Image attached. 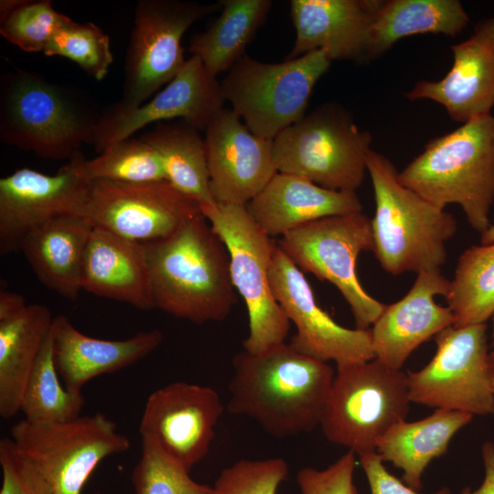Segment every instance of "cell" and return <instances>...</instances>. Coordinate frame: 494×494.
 <instances>
[{"label": "cell", "mask_w": 494, "mask_h": 494, "mask_svg": "<svg viewBox=\"0 0 494 494\" xmlns=\"http://www.w3.org/2000/svg\"><path fill=\"white\" fill-rule=\"evenodd\" d=\"M227 410L255 421L275 438L295 436L319 425L335 377L333 368L282 343L261 353L242 350L232 359Z\"/></svg>", "instance_id": "6da1fadb"}, {"label": "cell", "mask_w": 494, "mask_h": 494, "mask_svg": "<svg viewBox=\"0 0 494 494\" xmlns=\"http://www.w3.org/2000/svg\"><path fill=\"white\" fill-rule=\"evenodd\" d=\"M143 244L155 308L197 324L230 315L236 289L229 252L203 213Z\"/></svg>", "instance_id": "7a4b0ae2"}, {"label": "cell", "mask_w": 494, "mask_h": 494, "mask_svg": "<svg viewBox=\"0 0 494 494\" xmlns=\"http://www.w3.org/2000/svg\"><path fill=\"white\" fill-rule=\"evenodd\" d=\"M398 177L439 209L458 204L470 226L484 232L494 202V115L474 118L431 140Z\"/></svg>", "instance_id": "3957f363"}, {"label": "cell", "mask_w": 494, "mask_h": 494, "mask_svg": "<svg viewBox=\"0 0 494 494\" xmlns=\"http://www.w3.org/2000/svg\"><path fill=\"white\" fill-rule=\"evenodd\" d=\"M367 172L376 204L370 219L373 252L383 270L398 275L440 269L446 260V243L457 230L455 217L404 187L395 166L372 149Z\"/></svg>", "instance_id": "277c9868"}, {"label": "cell", "mask_w": 494, "mask_h": 494, "mask_svg": "<svg viewBox=\"0 0 494 494\" xmlns=\"http://www.w3.org/2000/svg\"><path fill=\"white\" fill-rule=\"evenodd\" d=\"M98 117L91 116L61 86L16 70L5 75L0 92V138L37 156L70 159L91 142Z\"/></svg>", "instance_id": "5b68a950"}, {"label": "cell", "mask_w": 494, "mask_h": 494, "mask_svg": "<svg viewBox=\"0 0 494 494\" xmlns=\"http://www.w3.org/2000/svg\"><path fill=\"white\" fill-rule=\"evenodd\" d=\"M371 141V134L360 130L345 109L327 103L274 139V165L278 172L322 188L356 192L367 172Z\"/></svg>", "instance_id": "8992f818"}, {"label": "cell", "mask_w": 494, "mask_h": 494, "mask_svg": "<svg viewBox=\"0 0 494 494\" xmlns=\"http://www.w3.org/2000/svg\"><path fill=\"white\" fill-rule=\"evenodd\" d=\"M407 374L376 359L337 367L319 425L326 438L360 456L375 452L411 403Z\"/></svg>", "instance_id": "52a82bcc"}, {"label": "cell", "mask_w": 494, "mask_h": 494, "mask_svg": "<svg viewBox=\"0 0 494 494\" xmlns=\"http://www.w3.org/2000/svg\"><path fill=\"white\" fill-rule=\"evenodd\" d=\"M331 61L323 50L279 63L244 55L221 82L224 99L253 134L274 140L306 115L313 89Z\"/></svg>", "instance_id": "ba28073f"}, {"label": "cell", "mask_w": 494, "mask_h": 494, "mask_svg": "<svg viewBox=\"0 0 494 494\" xmlns=\"http://www.w3.org/2000/svg\"><path fill=\"white\" fill-rule=\"evenodd\" d=\"M200 207L227 247L231 279L247 307L249 335L242 342L243 349L261 353L285 343L290 321L274 298L269 280L276 242L257 225L245 206Z\"/></svg>", "instance_id": "9c48e42d"}, {"label": "cell", "mask_w": 494, "mask_h": 494, "mask_svg": "<svg viewBox=\"0 0 494 494\" xmlns=\"http://www.w3.org/2000/svg\"><path fill=\"white\" fill-rule=\"evenodd\" d=\"M280 249L302 271L333 284L349 304L358 329H368L386 305L361 286L356 263L363 251H373L370 219L362 212L329 216L281 236Z\"/></svg>", "instance_id": "30bf717a"}, {"label": "cell", "mask_w": 494, "mask_h": 494, "mask_svg": "<svg viewBox=\"0 0 494 494\" xmlns=\"http://www.w3.org/2000/svg\"><path fill=\"white\" fill-rule=\"evenodd\" d=\"M10 434L17 450L50 484L53 494H81L96 467L131 445L116 424L101 413L63 423L23 419L11 427Z\"/></svg>", "instance_id": "8fae6325"}, {"label": "cell", "mask_w": 494, "mask_h": 494, "mask_svg": "<svg viewBox=\"0 0 494 494\" xmlns=\"http://www.w3.org/2000/svg\"><path fill=\"white\" fill-rule=\"evenodd\" d=\"M435 341L433 359L420 370L406 372L411 402L473 416L493 414L486 323L450 326Z\"/></svg>", "instance_id": "7c38bea8"}, {"label": "cell", "mask_w": 494, "mask_h": 494, "mask_svg": "<svg viewBox=\"0 0 494 494\" xmlns=\"http://www.w3.org/2000/svg\"><path fill=\"white\" fill-rule=\"evenodd\" d=\"M220 9V2L138 1L126 54L124 93L117 104L139 106L168 84L187 61L181 44L186 31Z\"/></svg>", "instance_id": "4fadbf2b"}, {"label": "cell", "mask_w": 494, "mask_h": 494, "mask_svg": "<svg viewBox=\"0 0 494 494\" xmlns=\"http://www.w3.org/2000/svg\"><path fill=\"white\" fill-rule=\"evenodd\" d=\"M200 204L168 181H90L82 215L94 226L146 243L174 233L201 214Z\"/></svg>", "instance_id": "5bb4252c"}, {"label": "cell", "mask_w": 494, "mask_h": 494, "mask_svg": "<svg viewBox=\"0 0 494 494\" xmlns=\"http://www.w3.org/2000/svg\"><path fill=\"white\" fill-rule=\"evenodd\" d=\"M269 280L274 298L295 326L289 345L297 352L337 367L375 359L370 328H348L338 325L316 302L303 272L277 245Z\"/></svg>", "instance_id": "9a60e30c"}, {"label": "cell", "mask_w": 494, "mask_h": 494, "mask_svg": "<svg viewBox=\"0 0 494 494\" xmlns=\"http://www.w3.org/2000/svg\"><path fill=\"white\" fill-rule=\"evenodd\" d=\"M225 102L221 83L199 57L191 55L177 75L149 101L131 108L115 103L99 115L91 144L102 153L150 124L174 119L205 131Z\"/></svg>", "instance_id": "2e32d148"}, {"label": "cell", "mask_w": 494, "mask_h": 494, "mask_svg": "<svg viewBox=\"0 0 494 494\" xmlns=\"http://www.w3.org/2000/svg\"><path fill=\"white\" fill-rule=\"evenodd\" d=\"M223 410L214 389L175 381L148 396L139 431L190 470L207 456Z\"/></svg>", "instance_id": "e0dca14e"}, {"label": "cell", "mask_w": 494, "mask_h": 494, "mask_svg": "<svg viewBox=\"0 0 494 494\" xmlns=\"http://www.w3.org/2000/svg\"><path fill=\"white\" fill-rule=\"evenodd\" d=\"M90 181L71 161L55 175L23 167L0 179V254L20 251L38 226L67 213L82 215Z\"/></svg>", "instance_id": "ac0fdd59"}, {"label": "cell", "mask_w": 494, "mask_h": 494, "mask_svg": "<svg viewBox=\"0 0 494 494\" xmlns=\"http://www.w3.org/2000/svg\"><path fill=\"white\" fill-rule=\"evenodd\" d=\"M204 142L216 203L246 206L278 172L274 140L253 134L231 109L213 118Z\"/></svg>", "instance_id": "d6986e66"}, {"label": "cell", "mask_w": 494, "mask_h": 494, "mask_svg": "<svg viewBox=\"0 0 494 494\" xmlns=\"http://www.w3.org/2000/svg\"><path fill=\"white\" fill-rule=\"evenodd\" d=\"M453 64L439 81H420L405 93L411 100L441 104L465 124L494 108V18L480 21L473 34L451 47Z\"/></svg>", "instance_id": "ffe728a7"}, {"label": "cell", "mask_w": 494, "mask_h": 494, "mask_svg": "<svg viewBox=\"0 0 494 494\" xmlns=\"http://www.w3.org/2000/svg\"><path fill=\"white\" fill-rule=\"evenodd\" d=\"M449 284L440 269L421 272L402 299L386 306L370 328L377 360L388 368L402 370L421 344L454 326L452 310L435 302V295H446Z\"/></svg>", "instance_id": "44dd1931"}, {"label": "cell", "mask_w": 494, "mask_h": 494, "mask_svg": "<svg viewBox=\"0 0 494 494\" xmlns=\"http://www.w3.org/2000/svg\"><path fill=\"white\" fill-rule=\"evenodd\" d=\"M380 0H292L295 30L286 59L323 50L333 59L367 61L370 27Z\"/></svg>", "instance_id": "7402d4cb"}, {"label": "cell", "mask_w": 494, "mask_h": 494, "mask_svg": "<svg viewBox=\"0 0 494 494\" xmlns=\"http://www.w3.org/2000/svg\"><path fill=\"white\" fill-rule=\"evenodd\" d=\"M245 207L270 237L283 236L326 217L362 212L356 192L330 190L282 172H277Z\"/></svg>", "instance_id": "603a6c76"}, {"label": "cell", "mask_w": 494, "mask_h": 494, "mask_svg": "<svg viewBox=\"0 0 494 494\" xmlns=\"http://www.w3.org/2000/svg\"><path fill=\"white\" fill-rule=\"evenodd\" d=\"M81 289L129 304L155 308L144 244L94 226L84 253Z\"/></svg>", "instance_id": "cb8c5ba5"}, {"label": "cell", "mask_w": 494, "mask_h": 494, "mask_svg": "<svg viewBox=\"0 0 494 494\" xmlns=\"http://www.w3.org/2000/svg\"><path fill=\"white\" fill-rule=\"evenodd\" d=\"M163 340L158 329L140 332L121 340L87 336L60 315L53 322L54 361L64 386L81 392L93 378L124 369L145 358Z\"/></svg>", "instance_id": "d4e9b609"}, {"label": "cell", "mask_w": 494, "mask_h": 494, "mask_svg": "<svg viewBox=\"0 0 494 494\" xmlns=\"http://www.w3.org/2000/svg\"><path fill=\"white\" fill-rule=\"evenodd\" d=\"M93 227L81 214H61L35 228L21 243L39 281L67 299H77L82 290V262Z\"/></svg>", "instance_id": "484cf974"}, {"label": "cell", "mask_w": 494, "mask_h": 494, "mask_svg": "<svg viewBox=\"0 0 494 494\" xmlns=\"http://www.w3.org/2000/svg\"><path fill=\"white\" fill-rule=\"evenodd\" d=\"M472 418L464 412L435 409L424 419L402 421L380 437L376 453L402 469L403 482L418 491L427 466L446 453L453 436Z\"/></svg>", "instance_id": "4316f807"}, {"label": "cell", "mask_w": 494, "mask_h": 494, "mask_svg": "<svg viewBox=\"0 0 494 494\" xmlns=\"http://www.w3.org/2000/svg\"><path fill=\"white\" fill-rule=\"evenodd\" d=\"M49 308L32 304L18 315L0 321V416L14 417L38 355L53 326Z\"/></svg>", "instance_id": "83f0119b"}, {"label": "cell", "mask_w": 494, "mask_h": 494, "mask_svg": "<svg viewBox=\"0 0 494 494\" xmlns=\"http://www.w3.org/2000/svg\"><path fill=\"white\" fill-rule=\"evenodd\" d=\"M468 23L458 0H380L369 31L367 61L401 38L427 33L455 37Z\"/></svg>", "instance_id": "f1b7e54d"}, {"label": "cell", "mask_w": 494, "mask_h": 494, "mask_svg": "<svg viewBox=\"0 0 494 494\" xmlns=\"http://www.w3.org/2000/svg\"><path fill=\"white\" fill-rule=\"evenodd\" d=\"M220 4L217 19L206 31L194 36L188 48L215 77L245 55L272 7L270 0H223Z\"/></svg>", "instance_id": "f546056e"}, {"label": "cell", "mask_w": 494, "mask_h": 494, "mask_svg": "<svg viewBox=\"0 0 494 494\" xmlns=\"http://www.w3.org/2000/svg\"><path fill=\"white\" fill-rule=\"evenodd\" d=\"M158 153L166 180L200 206L216 204L209 188L204 138L184 121L158 123L142 137Z\"/></svg>", "instance_id": "4dcf8cb0"}, {"label": "cell", "mask_w": 494, "mask_h": 494, "mask_svg": "<svg viewBox=\"0 0 494 494\" xmlns=\"http://www.w3.org/2000/svg\"><path fill=\"white\" fill-rule=\"evenodd\" d=\"M446 299L454 327L483 324L494 316V242L461 254Z\"/></svg>", "instance_id": "1f68e13d"}, {"label": "cell", "mask_w": 494, "mask_h": 494, "mask_svg": "<svg viewBox=\"0 0 494 494\" xmlns=\"http://www.w3.org/2000/svg\"><path fill=\"white\" fill-rule=\"evenodd\" d=\"M55 366L53 326L28 380L20 412L31 423H63L80 416L85 404L81 392L68 390Z\"/></svg>", "instance_id": "d6a6232c"}, {"label": "cell", "mask_w": 494, "mask_h": 494, "mask_svg": "<svg viewBox=\"0 0 494 494\" xmlns=\"http://www.w3.org/2000/svg\"><path fill=\"white\" fill-rule=\"evenodd\" d=\"M70 161L89 181L106 179L124 183H147L166 180L158 153L142 138L130 137L120 141L91 160H86L77 153Z\"/></svg>", "instance_id": "836d02e7"}, {"label": "cell", "mask_w": 494, "mask_h": 494, "mask_svg": "<svg viewBox=\"0 0 494 494\" xmlns=\"http://www.w3.org/2000/svg\"><path fill=\"white\" fill-rule=\"evenodd\" d=\"M0 34L27 52L46 50L70 17L56 11L50 1L7 0L0 5Z\"/></svg>", "instance_id": "e575fe53"}, {"label": "cell", "mask_w": 494, "mask_h": 494, "mask_svg": "<svg viewBox=\"0 0 494 494\" xmlns=\"http://www.w3.org/2000/svg\"><path fill=\"white\" fill-rule=\"evenodd\" d=\"M132 482L134 494H215L213 487L193 480L189 469L146 437H142L141 457Z\"/></svg>", "instance_id": "d590c367"}, {"label": "cell", "mask_w": 494, "mask_h": 494, "mask_svg": "<svg viewBox=\"0 0 494 494\" xmlns=\"http://www.w3.org/2000/svg\"><path fill=\"white\" fill-rule=\"evenodd\" d=\"M44 54L67 58L97 81L106 77L113 62L107 34L91 22L77 23L71 18L55 34Z\"/></svg>", "instance_id": "8d00e7d4"}, {"label": "cell", "mask_w": 494, "mask_h": 494, "mask_svg": "<svg viewBox=\"0 0 494 494\" xmlns=\"http://www.w3.org/2000/svg\"><path fill=\"white\" fill-rule=\"evenodd\" d=\"M288 476L281 457L242 459L223 468L217 478L215 494H276Z\"/></svg>", "instance_id": "74e56055"}, {"label": "cell", "mask_w": 494, "mask_h": 494, "mask_svg": "<svg viewBox=\"0 0 494 494\" xmlns=\"http://www.w3.org/2000/svg\"><path fill=\"white\" fill-rule=\"evenodd\" d=\"M0 494H53L38 469L16 448L11 437L0 440Z\"/></svg>", "instance_id": "f35d334b"}, {"label": "cell", "mask_w": 494, "mask_h": 494, "mask_svg": "<svg viewBox=\"0 0 494 494\" xmlns=\"http://www.w3.org/2000/svg\"><path fill=\"white\" fill-rule=\"evenodd\" d=\"M356 454L349 450L325 469L304 467L296 475L301 494H359L353 482Z\"/></svg>", "instance_id": "ab89813d"}, {"label": "cell", "mask_w": 494, "mask_h": 494, "mask_svg": "<svg viewBox=\"0 0 494 494\" xmlns=\"http://www.w3.org/2000/svg\"><path fill=\"white\" fill-rule=\"evenodd\" d=\"M359 457L370 494H421L392 475L376 451L360 455ZM433 494H451V491L448 488H442Z\"/></svg>", "instance_id": "60d3db41"}, {"label": "cell", "mask_w": 494, "mask_h": 494, "mask_svg": "<svg viewBox=\"0 0 494 494\" xmlns=\"http://www.w3.org/2000/svg\"><path fill=\"white\" fill-rule=\"evenodd\" d=\"M482 458L485 467V478L481 486L472 490L465 488L461 494H494V444L486 441L482 446Z\"/></svg>", "instance_id": "b9f144b4"}, {"label": "cell", "mask_w": 494, "mask_h": 494, "mask_svg": "<svg viewBox=\"0 0 494 494\" xmlns=\"http://www.w3.org/2000/svg\"><path fill=\"white\" fill-rule=\"evenodd\" d=\"M27 306L25 297L14 292L0 291V321L9 319Z\"/></svg>", "instance_id": "7bdbcfd3"}, {"label": "cell", "mask_w": 494, "mask_h": 494, "mask_svg": "<svg viewBox=\"0 0 494 494\" xmlns=\"http://www.w3.org/2000/svg\"><path fill=\"white\" fill-rule=\"evenodd\" d=\"M481 244H489L494 242V225H490L480 236Z\"/></svg>", "instance_id": "ee69618b"}, {"label": "cell", "mask_w": 494, "mask_h": 494, "mask_svg": "<svg viewBox=\"0 0 494 494\" xmlns=\"http://www.w3.org/2000/svg\"><path fill=\"white\" fill-rule=\"evenodd\" d=\"M489 374L492 390L494 392V350H492L489 354Z\"/></svg>", "instance_id": "f6af8a7d"}, {"label": "cell", "mask_w": 494, "mask_h": 494, "mask_svg": "<svg viewBox=\"0 0 494 494\" xmlns=\"http://www.w3.org/2000/svg\"><path fill=\"white\" fill-rule=\"evenodd\" d=\"M492 341L494 345V316L492 317Z\"/></svg>", "instance_id": "bcb514c9"}, {"label": "cell", "mask_w": 494, "mask_h": 494, "mask_svg": "<svg viewBox=\"0 0 494 494\" xmlns=\"http://www.w3.org/2000/svg\"><path fill=\"white\" fill-rule=\"evenodd\" d=\"M96 494H101V493H96Z\"/></svg>", "instance_id": "7dc6e473"}]
</instances>
